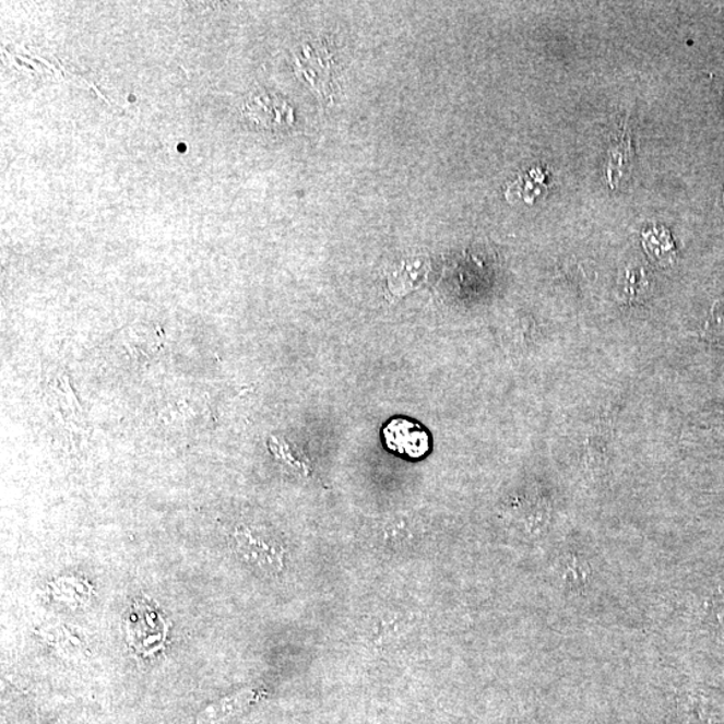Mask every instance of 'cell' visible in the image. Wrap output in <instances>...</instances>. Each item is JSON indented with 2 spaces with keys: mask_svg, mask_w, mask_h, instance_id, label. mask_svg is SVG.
<instances>
[{
  "mask_svg": "<svg viewBox=\"0 0 724 724\" xmlns=\"http://www.w3.org/2000/svg\"><path fill=\"white\" fill-rule=\"evenodd\" d=\"M296 67L317 96L332 102V56L321 44H306L296 56Z\"/></svg>",
  "mask_w": 724,
  "mask_h": 724,
  "instance_id": "1",
  "label": "cell"
},
{
  "mask_svg": "<svg viewBox=\"0 0 724 724\" xmlns=\"http://www.w3.org/2000/svg\"><path fill=\"white\" fill-rule=\"evenodd\" d=\"M167 624L157 612L149 605H134L128 622L129 644L141 652H153L161 649L166 640Z\"/></svg>",
  "mask_w": 724,
  "mask_h": 724,
  "instance_id": "2",
  "label": "cell"
},
{
  "mask_svg": "<svg viewBox=\"0 0 724 724\" xmlns=\"http://www.w3.org/2000/svg\"><path fill=\"white\" fill-rule=\"evenodd\" d=\"M382 435H384L388 449L400 455L420 459L431 450V437L427 429L423 428L419 423L403 419V417L388 423Z\"/></svg>",
  "mask_w": 724,
  "mask_h": 724,
  "instance_id": "3",
  "label": "cell"
},
{
  "mask_svg": "<svg viewBox=\"0 0 724 724\" xmlns=\"http://www.w3.org/2000/svg\"><path fill=\"white\" fill-rule=\"evenodd\" d=\"M245 115L269 129H280L292 126L293 110L284 99L270 94H258L245 105Z\"/></svg>",
  "mask_w": 724,
  "mask_h": 724,
  "instance_id": "4",
  "label": "cell"
},
{
  "mask_svg": "<svg viewBox=\"0 0 724 724\" xmlns=\"http://www.w3.org/2000/svg\"><path fill=\"white\" fill-rule=\"evenodd\" d=\"M633 163V149L627 132H622L609 150L608 164H606V178L612 188L620 185L624 176L631 173Z\"/></svg>",
  "mask_w": 724,
  "mask_h": 724,
  "instance_id": "5",
  "label": "cell"
},
{
  "mask_svg": "<svg viewBox=\"0 0 724 724\" xmlns=\"http://www.w3.org/2000/svg\"><path fill=\"white\" fill-rule=\"evenodd\" d=\"M545 179L546 176L543 170L539 168L532 169L509 187L506 198L510 202L533 203L535 198H538L545 191Z\"/></svg>",
  "mask_w": 724,
  "mask_h": 724,
  "instance_id": "6",
  "label": "cell"
},
{
  "mask_svg": "<svg viewBox=\"0 0 724 724\" xmlns=\"http://www.w3.org/2000/svg\"><path fill=\"white\" fill-rule=\"evenodd\" d=\"M644 247L651 258L658 262H673L675 246L667 229H652L644 235Z\"/></svg>",
  "mask_w": 724,
  "mask_h": 724,
  "instance_id": "7",
  "label": "cell"
},
{
  "mask_svg": "<svg viewBox=\"0 0 724 724\" xmlns=\"http://www.w3.org/2000/svg\"><path fill=\"white\" fill-rule=\"evenodd\" d=\"M400 272L405 276L397 273L390 276V286L394 294H405L414 290L416 285L424 280V264L419 262L405 263Z\"/></svg>",
  "mask_w": 724,
  "mask_h": 724,
  "instance_id": "8",
  "label": "cell"
},
{
  "mask_svg": "<svg viewBox=\"0 0 724 724\" xmlns=\"http://www.w3.org/2000/svg\"><path fill=\"white\" fill-rule=\"evenodd\" d=\"M702 335L703 339L710 341V343H724V297L712 306Z\"/></svg>",
  "mask_w": 724,
  "mask_h": 724,
  "instance_id": "9",
  "label": "cell"
},
{
  "mask_svg": "<svg viewBox=\"0 0 724 724\" xmlns=\"http://www.w3.org/2000/svg\"><path fill=\"white\" fill-rule=\"evenodd\" d=\"M646 290V282L644 272L636 273L629 272L626 275V282H624L621 297L627 299L628 302H633L636 299L644 296Z\"/></svg>",
  "mask_w": 724,
  "mask_h": 724,
  "instance_id": "10",
  "label": "cell"
},
{
  "mask_svg": "<svg viewBox=\"0 0 724 724\" xmlns=\"http://www.w3.org/2000/svg\"><path fill=\"white\" fill-rule=\"evenodd\" d=\"M723 205H724V192H723Z\"/></svg>",
  "mask_w": 724,
  "mask_h": 724,
  "instance_id": "11",
  "label": "cell"
}]
</instances>
